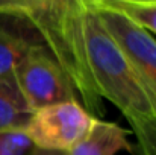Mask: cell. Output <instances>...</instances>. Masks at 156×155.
<instances>
[{
  "mask_svg": "<svg viewBox=\"0 0 156 155\" xmlns=\"http://www.w3.org/2000/svg\"><path fill=\"white\" fill-rule=\"evenodd\" d=\"M82 31L88 67L100 98L120 109L132 128L156 117V105L140 75L85 2Z\"/></svg>",
  "mask_w": 156,
  "mask_h": 155,
  "instance_id": "6da1fadb",
  "label": "cell"
},
{
  "mask_svg": "<svg viewBox=\"0 0 156 155\" xmlns=\"http://www.w3.org/2000/svg\"><path fill=\"white\" fill-rule=\"evenodd\" d=\"M15 85L32 111L53 103L77 101L52 52L40 43L27 50L17 67Z\"/></svg>",
  "mask_w": 156,
  "mask_h": 155,
  "instance_id": "7a4b0ae2",
  "label": "cell"
},
{
  "mask_svg": "<svg viewBox=\"0 0 156 155\" xmlns=\"http://www.w3.org/2000/svg\"><path fill=\"white\" fill-rule=\"evenodd\" d=\"M93 119L77 101L53 103L34 111L24 132L35 148L70 151L88 132Z\"/></svg>",
  "mask_w": 156,
  "mask_h": 155,
  "instance_id": "3957f363",
  "label": "cell"
},
{
  "mask_svg": "<svg viewBox=\"0 0 156 155\" xmlns=\"http://www.w3.org/2000/svg\"><path fill=\"white\" fill-rule=\"evenodd\" d=\"M87 5L96 11L105 29L140 75L156 105V40L120 11L97 3Z\"/></svg>",
  "mask_w": 156,
  "mask_h": 155,
  "instance_id": "277c9868",
  "label": "cell"
},
{
  "mask_svg": "<svg viewBox=\"0 0 156 155\" xmlns=\"http://www.w3.org/2000/svg\"><path fill=\"white\" fill-rule=\"evenodd\" d=\"M35 43L40 40L24 18L0 15V81L15 84V70Z\"/></svg>",
  "mask_w": 156,
  "mask_h": 155,
  "instance_id": "5b68a950",
  "label": "cell"
},
{
  "mask_svg": "<svg viewBox=\"0 0 156 155\" xmlns=\"http://www.w3.org/2000/svg\"><path fill=\"white\" fill-rule=\"evenodd\" d=\"M129 134V129L115 122L94 117L88 132L68 151V155H117L120 152H133Z\"/></svg>",
  "mask_w": 156,
  "mask_h": 155,
  "instance_id": "8992f818",
  "label": "cell"
},
{
  "mask_svg": "<svg viewBox=\"0 0 156 155\" xmlns=\"http://www.w3.org/2000/svg\"><path fill=\"white\" fill-rule=\"evenodd\" d=\"M34 111L24 101L17 85L0 81V134L24 131Z\"/></svg>",
  "mask_w": 156,
  "mask_h": 155,
  "instance_id": "52a82bcc",
  "label": "cell"
},
{
  "mask_svg": "<svg viewBox=\"0 0 156 155\" xmlns=\"http://www.w3.org/2000/svg\"><path fill=\"white\" fill-rule=\"evenodd\" d=\"M59 0H0V15L24 18L32 28L43 21Z\"/></svg>",
  "mask_w": 156,
  "mask_h": 155,
  "instance_id": "ba28073f",
  "label": "cell"
},
{
  "mask_svg": "<svg viewBox=\"0 0 156 155\" xmlns=\"http://www.w3.org/2000/svg\"><path fill=\"white\" fill-rule=\"evenodd\" d=\"M120 11L133 23L146 29L147 32L156 34V2L143 3H97Z\"/></svg>",
  "mask_w": 156,
  "mask_h": 155,
  "instance_id": "9c48e42d",
  "label": "cell"
},
{
  "mask_svg": "<svg viewBox=\"0 0 156 155\" xmlns=\"http://www.w3.org/2000/svg\"><path fill=\"white\" fill-rule=\"evenodd\" d=\"M34 143L24 131H9L0 134V155H27Z\"/></svg>",
  "mask_w": 156,
  "mask_h": 155,
  "instance_id": "30bf717a",
  "label": "cell"
},
{
  "mask_svg": "<svg viewBox=\"0 0 156 155\" xmlns=\"http://www.w3.org/2000/svg\"><path fill=\"white\" fill-rule=\"evenodd\" d=\"M138 142L140 155H156V117L132 128Z\"/></svg>",
  "mask_w": 156,
  "mask_h": 155,
  "instance_id": "8fae6325",
  "label": "cell"
},
{
  "mask_svg": "<svg viewBox=\"0 0 156 155\" xmlns=\"http://www.w3.org/2000/svg\"><path fill=\"white\" fill-rule=\"evenodd\" d=\"M27 155H68V151H52V149H41L34 146V149Z\"/></svg>",
  "mask_w": 156,
  "mask_h": 155,
  "instance_id": "7c38bea8",
  "label": "cell"
},
{
  "mask_svg": "<svg viewBox=\"0 0 156 155\" xmlns=\"http://www.w3.org/2000/svg\"><path fill=\"white\" fill-rule=\"evenodd\" d=\"M85 3H143V2H156V0H82Z\"/></svg>",
  "mask_w": 156,
  "mask_h": 155,
  "instance_id": "4fadbf2b",
  "label": "cell"
}]
</instances>
